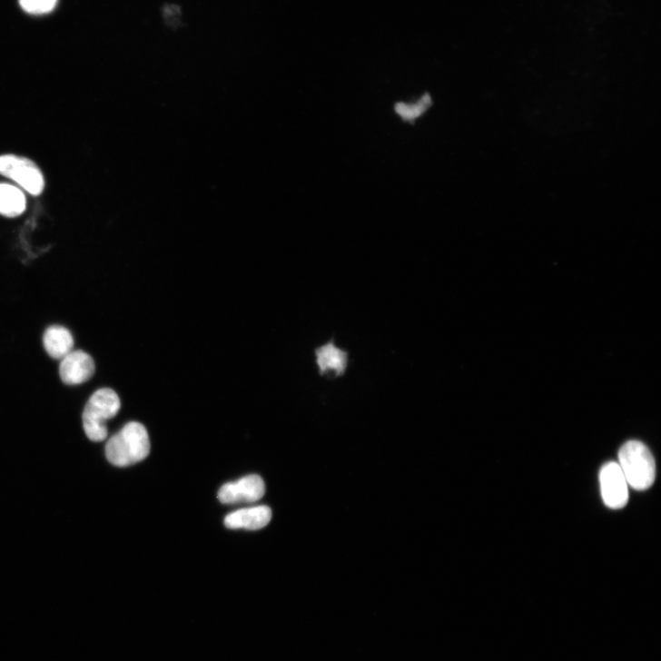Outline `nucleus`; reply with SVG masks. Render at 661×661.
Masks as SVG:
<instances>
[{"mask_svg": "<svg viewBox=\"0 0 661 661\" xmlns=\"http://www.w3.org/2000/svg\"><path fill=\"white\" fill-rule=\"evenodd\" d=\"M150 449L145 428L138 422H130L108 441L106 457L116 467H128L145 459Z\"/></svg>", "mask_w": 661, "mask_h": 661, "instance_id": "f257e3e1", "label": "nucleus"}, {"mask_svg": "<svg viewBox=\"0 0 661 661\" xmlns=\"http://www.w3.org/2000/svg\"><path fill=\"white\" fill-rule=\"evenodd\" d=\"M121 400L112 389H100L90 398L83 411V428L87 437L94 442L107 439V421L118 415Z\"/></svg>", "mask_w": 661, "mask_h": 661, "instance_id": "f03ea898", "label": "nucleus"}, {"mask_svg": "<svg viewBox=\"0 0 661 661\" xmlns=\"http://www.w3.org/2000/svg\"><path fill=\"white\" fill-rule=\"evenodd\" d=\"M619 467L628 483L636 490H646L656 478V463L649 449L639 441L626 443L618 454Z\"/></svg>", "mask_w": 661, "mask_h": 661, "instance_id": "7ed1b4c3", "label": "nucleus"}, {"mask_svg": "<svg viewBox=\"0 0 661 661\" xmlns=\"http://www.w3.org/2000/svg\"><path fill=\"white\" fill-rule=\"evenodd\" d=\"M0 175L15 181L35 196L40 195L44 188L41 171L27 158L11 154L0 156Z\"/></svg>", "mask_w": 661, "mask_h": 661, "instance_id": "20e7f679", "label": "nucleus"}, {"mask_svg": "<svg viewBox=\"0 0 661 661\" xmlns=\"http://www.w3.org/2000/svg\"><path fill=\"white\" fill-rule=\"evenodd\" d=\"M266 485L259 475H248L237 481L224 484L218 492L223 505L255 503L264 498Z\"/></svg>", "mask_w": 661, "mask_h": 661, "instance_id": "39448f33", "label": "nucleus"}, {"mask_svg": "<svg viewBox=\"0 0 661 661\" xmlns=\"http://www.w3.org/2000/svg\"><path fill=\"white\" fill-rule=\"evenodd\" d=\"M350 351L340 348L334 338L314 350L320 377L335 380L344 377L350 364Z\"/></svg>", "mask_w": 661, "mask_h": 661, "instance_id": "423d86ee", "label": "nucleus"}, {"mask_svg": "<svg viewBox=\"0 0 661 661\" xmlns=\"http://www.w3.org/2000/svg\"><path fill=\"white\" fill-rule=\"evenodd\" d=\"M600 486L605 505L621 509L628 502V483L617 462L607 463L600 471Z\"/></svg>", "mask_w": 661, "mask_h": 661, "instance_id": "0eeeda50", "label": "nucleus"}, {"mask_svg": "<svg viewBox=\"0 0 661 661\" xmlns=\"http://www.w3.org/2000/svg\"><path fill=\"white\" fill-rule=\"evenodd\" d=\"M59 373L64 384L79 385L93 378L95 373V362L85 351H71L61 360Z\"/></svg>", "mask_w": 661, "mask_h": 661, "instance_id": "6e6552de", "label": "nucleus"}, {"mask_svg": "<svg viewBox=\"0 0 661 661\" xmlns=\"http://www.w3.org/2000/svg\"><path fill=\"white\" fill-rule=\"evenodd\" d=\"M271 519V509L261 506L240 509L228 515L224 519V525L230 529L259 530L267 527Z\"/></svg>", "mask_w": 661, "mask_h": 661, "instance_id": "1a4fd4ad", "label": "nucleus"}, {"mask_svg": "<svg viewBox=\"0 0 661 661\" xmlns=\"http://www.w3.org/2000/svg\"><path fill=\"white\" fill-rule=\"evenodd\" d=\"M44 346L51 358L62 360L73 351L74 338L65 327L52 325L44 332Z\"/></svg>", "mask_w": 661, "mask_h": 661, "instance_id": "9d476101", "label": "nucleus"}, {"mask_svg": "<svg viewBox=\"0 0 661 661\" xmlns=\"http://www.w3.org/2000/svg\"><path fill=\"white\" fill-rule=\"evenodd\" d=\"M25 208V196L19 189L0 184V214L15 218L21 215Z\"/></svg>", "mask_w": 661, "mask_h": 661, "instance_id": "9b49d317", "label": "nucleus"}, {"mask_svg": "<svg viewBox=\"0 0 661 661\" xmlns=\"http://www.w3.org/2000/svg\"><path fill=\"white\" fill-rule=\"evenodd\" d=\"M431 105L430 96L425 95L422 100L415 105L398 104L396 113L405 120H413L420 117Z\"/></svg>", "mask_w": 661, "mask_h": 661, "instance_id": "f8f14e48", "label": "nucleus"}, {"mask_svg": "<svg viewBox=\"0 0 661 661\" xmlns=\"http://www.w3.org/2000/svg\"><path fill=\"white\" fill-rule=\"evenodd\" d=\"M57 0H20L23 9L33 15L50 13L55 6Z\"/></svg>", "mask_w": 661, "mask_h": 661, "instance_id": "ddd939ff", "label": "nucleus"}]
</instances>
